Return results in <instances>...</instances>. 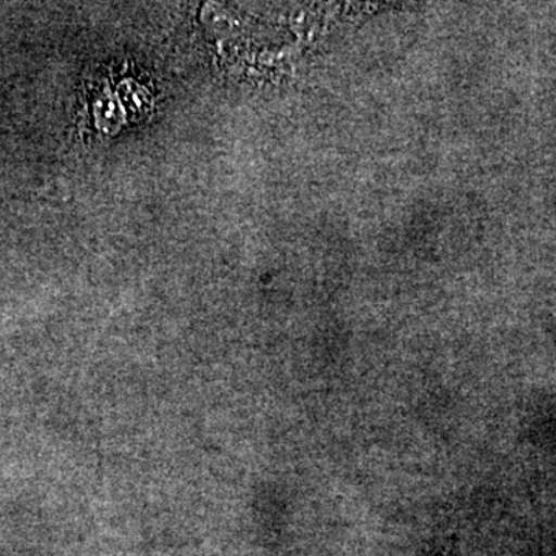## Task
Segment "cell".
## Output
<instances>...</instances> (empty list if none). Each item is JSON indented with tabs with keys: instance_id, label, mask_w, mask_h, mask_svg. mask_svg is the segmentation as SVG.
Masks as SVG:
<instances>
[{
	"instance_id": "1",
	"label": "cell",
	"mask_w": 556,
	"mask_h": 556,
	"mask_svg": "<svg viewBox=\"0 0 556 556\" xmlns=\"http://www.w3.org/2000/svg\"><path fill=\"white\" fill-rule=\"evenodd\" d=\"M115 94L123 108L124 115L131 119L146 118L152 112L153 98L150 97V91L137 80H123Z\"/></svg>"
},
{
	"instance_id": "2",
	"label": "cell",
	"mask_w": 556,
	"mask_h": 556,
	"mask_svg": "<svg viewBox=\"0 0 556 556\" xmlns=\"http://www.w3.org/2000/svg\"><path fill=\"white\" fill-rule=\"evenodd\" d=\"M93 116L98 130L104 135H116L124 124V112L118 98L105 87L93 101Z\"/></svg>"
}]
</instances>
